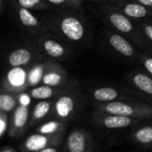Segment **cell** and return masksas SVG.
<instances>
[{
	"instance_id": "cell-1",
	"label": "cell",
	"mask_w": 152,
	"mask_h": 152,
	"mask_svg": "<svg viewBox=\"0 0 152 152\" xmlns=\"http://www.w3.org/2000/svg\"><path fill=\"white\" fill-rule=\"evenodd\" d=\"M85 99L77 85L71 82L69 86L54 99L51 118L67 123L76 119L84 108Z\"/></svg>"
},
{
	"instance_id": "cell-2",
	"label": "cell",
	"mask_w": 152,
	"mask_h": 152,
	"mask_svg": "<svg viewBox=\"0 0 152 152\" xmlns=\"http://www.w3.org/2000/svg\"><path fill=\"white\" fill-rule=\"evenodd\" d=\"M94 110L141 121L152 120V104L138 100L94 103Z\"/></svg>"
},
{
	"instance_id": "cell-3",
	"label": "cell",
	"mask_w": 152,
	"mask_h": 152,
	"mask_svg": "<svg viewBox=\"0 0 152 152\" xmlns=\"http://www.w3.org/2000/svg\"><path fill=\"white\" fill-rule=\"evenodd\" d=\"M54 27L59 35L68 42L80 44L86 37V26L76 15H61L56 20Z\"/></svg>"
},
{
	"instance_id": "cell-4",
	"label": "cell",
	"mask_w": 152,
	"mask_h": 152,
	"mask_svg": "<svg viewBox=\"0 0 152 152\" xmlns=\"http://www.w3.org/2000/svg\"><path fill=\"white\" fill-rule=\"evenodd\" d=\"M89 121L96 128L108 131L133 128L142 122L138 119L118 116L97 110H94L91 113L89 117Z\"/></svg>"
},
{
	"instance_id": "cell-5",
	"label": "cell",
	"mask_w": 152,
	"mask_h": 152,
	"mask_svg": "<svg viewBox=\"0 0 152 152\" xmlns=\"http://www.w3.org/2000/svg\"><path fill=\"white\" fill-rule=\"evenodd\" d=\"M62 148L64 152H95L96 142L88 130L77 127L66 134Z\"/></svg>"
},
{
	"instance_id": "cell-6",
	"label": "cell",
	"mask_w": 152,
	"mask_h": 152,
	"mask_svg": "<svg viewBox=\"0 0 152 152\" xmlns=\"http://www.w3.org/2000/svg\"><path fill=\"white\" fill-rule=\"evenodd\" d=\"M37 46L40 52L53 61H64L70 58L71 51L56 36L51 33L42 34L37 37Z\"/></svg>"
},
{
	"instance_id": "cell-7",
	"label": "cell",
	"mask_w": 152,
	"mask_h": 152,
	"mask_svg": "<svg viewBox=\"0 0 152 152\" xmlns=\"http://www.w3.org/2000/svg\"><path fill=\"white\" fill-rule=\"evenodd\" d=\"M66 132L58 134H44L35 133L24 139L20 145L22 152H37L54 146H62Z\"/></svg>"
},
{
	"instance_id": "cell-8",
	"label": "cell",
	"mask_w": 152,
	"mask_h": 152,
	"mask_svg": "<svg viewBox=\"0 0 152 152\" xmlns=\"http://www.w3.org/2000/svg\"><path fill=\"white\" fill-rule=\"evenodd\" d=\"M28 67H10L4 77L2 90L16 94L28 91Z\"/></svg>"
},
{
	"instance_id": "cell-9",
	"label": "cell",
	"mask_w": 152,
	"mask_h": 152,
	"mask_svg": "<svg viewBox=\"0 0 152 152\" xmlns=\"http://www.w3.org/2000/svg\"><path fill=\"white\" fill-rule=\"evenodd\" d=\"M108 21L110 25L116 28L120 33L130 35L131 38L134 39L136 44L141 46H145V40L142 37V35L140 34V30L134 26L130 18L119 12H110L107 14Z\"/></svg>"
},
{
	"instance_id": "cell-10",
	"label": "cell",
	"mask_w": 152,
	"mask_h": 152,
	"mask_svg": "<svg viewBox=\"0 0 152 152\" xmlns=\"http://www.w3.org/2000/svg\"><path fill=\"white\" fill-rule=\"evenodd\" d=\"M30 111L29 107L19 104L11 113L10 126L7 134L11 139H19L24 135L29 126Z\"/></svg>"
},
{
	"instance_id": "cell-11",
	"label": "cell",
	"mask_w": 152,
	"mask_h": 152,
	"mask_svg": "<svg viewBox=\"0 0 152 152\" xmlns=\"http://www.w3.org/2000/svg\"><path fill=\"white\" fill-rule=\"evenodd\" d=\"M69 84L66 70L57 62L51 60L45 62V71L41 85L53 87H62Z\"/></svg>"
},
{
	"instance_id": "cell-12",
	"label": "cell",
	"mask_w": 152,
	"mask_h": 152,
	"mask_svg": "<svg viewBox=\"0 0 152 152\" xmlns=\"http://www.w3.org/2000/svg\"><path fill=\"white\" fill-rule=\"evenodd\" d=\"M90 98L94 103H106L117 101L136 100L132 94L123 92L112 86H101L94 88L90 93Z\"/></svg>"
},
{
	"instance_id": "cell-13",
	"label": "cell",
	"mask_w": 152,
	"mask_h": 152,
	"mask_svg": "<svg viewBox=\"0 0 152 152\" xmlns=\"http://www.w3.org/2000/svg\"><path fill=\"white\" fill-rule=\"evenodd\" d=\"M129 139L142 149H152V122L142 121L134 126L129 134Z\"/></svg>"
},
{
	"instance_id": "cell-14",
	"label": "cell",
	"mask_w": 152,
	"mask_h": 152,
	"mask_svg": "<svg viewBox=\"0 0 152 152\" xmlns=\"http://www.w3.org/2000/svg\"><path fill=\"white\" fill-rule=\"evenodd\" d=\"M53 102L54 99L43 100L37 102L34 105L33 109L30 111L28 128L37 126L41 123L51 118L53 109Z\"/></svg>"
},
{
	"instance_id": "cell-15",
	"label": "cell",
	"mask_w": 152,
	"mask_h": 152,
	"mask_svg": "<svg viewBox=\"0 0 152 152\" xmlns=\"http://www.w3.org/2000/svg\"><path fill=\"white\" fill-rule=\"evenodd\" d=\"M38 60L36 53L27 47H20L12 51L8 57L7 62L9 67H28Z\"/></svg>"
},
{
	"instance_id": "cell-16",
	"label": "cell",
	"mask_w": 152,
	"mask_h": 152,
	"mask_svg": "<svg viewBox=\"0 0 152 152\" xmlns=\"http://www.w3.org/2000/svg\"><path fill=\"white\" fill-rule=\"evenodd\" d=\"M130 82L134 88L139 92L142 97L152 104V77L148 73L135 72L130 77Z\"/></svg>"
},
{
	"instance_id": "cell-17",
	"label": "cell",
	"mask_w": 152,
	"mask_h": 152,
	"mask_svg": "<svg viewBox=\"0 0 152 152\" xmlns=\"http://www.w3.org/2000/svg\"><path fill=\"white\" fill-rule=\"evenodd\" d=\"M108 42L113 50L126 58H133L136 53L133 45L126 37L118 33L109 34Z\"/></svg>"
},
{
	"instance_id": "cell-18",
	"label": "cell",
	"mask_w": 152,
	"mask_h": 152,
	"mask_svg": "<svg viewBox=\"0 0 152 152\" xmlns=\"http://www.w3.org/2000/svg\"><path fill=\"white\" fill-rule=\"evenodd\" d=\"M71 84H68L65 86L62 87H53L45 85H39L37 86L29 88L28 91L33 100H38V101H43V100H53L55 99L57 96H59L62 92H64Z\"/></svg>"
},
{
	"instance_id": "cell-19",
	"label": "cell",
	"mask_w": 152,
	"mask_h": 152,
	"mask_svg": "<svg viewBox=\"0 0 152 152\" xmlns=\"http://www.w3.org/2000/svg\"><path fill=\"white\" fill-rule=\"evenodd\" d=\"M17 17L20 24L28 29L39 30L42 29V28H44L43 24L39 19L31 12V10L19 6L17 10Z\"/></svg>"
},
{
	"instance_id": "cell-20",
	"label": "cell",
	"mask_w": 152,
	"mask_h": 152,
	"mask_svg": "<svg viewBox=\"0 0 152 152\" xmlns=\"http://www.w3.org/2000/svg\"><path fill=\"white\" fill-rule=\"evenodd\" d=\"M67 122L56 119V118H50L43 123H41L39 126L36 128V133L44 134H58L66 132Z\"/></svg>"
},
{
	"instance_id": "cell-21",
	"label": "cell",
	"mask_w": 152,
	"mask_h": 152,
	"mask_svg": "<svg viewBox=\"0 0 152 152\" xmlns=\"http://www.w3.org/2000/svg\"><path fill=\"white\" fill-rule=\"evenodd\" d=\"M122 13L130 19H142L152 15V10L138 2L126 3L121 7Z\"/></svg>"
},
{
	"instance_id": "cell-22",
	"label": "cell",
	"mask_w": 152,
	"mask_h": 152,
	"mask_svg": "<svg viewBox=\"0 0 152 152\" xmlns=\"http://www.w3.org/2000/svg\"><path fill=\"white\" fill-rule=\"evenodd\" d=\"M19 105L18 94L7 91L1 92L0 94V110L8 114L12 113Z\"/></svg>"
},
{
	"instance_id": "cell-23",
	"label": "cell",
	"mask_w": 152,
	"mask_h": 152,
	"mask_svg": "<svg viewBox=\"0 0 152 152\" xmlns=\"http://www.w3.org/2000/svg\"><path fill=\"white\" fill-rule=\"evenodd\" d=\"M44 71H45V63L42 62L34 63L28 67V88H32L41 85Z\"/></svg>"
},
{
	"instance_id": "cell-24",
	"label": "cell",
	"mask_w": 152,
	"mask_h": 152,
	"mask_svg": "<svg viewBox=\"0 0 152 152\" xmlns=\"http://www.w3.org/2000/svg\"><path fill=\"white\" fill-rule=\"evenodd\" d=\"M19 6L28 10H45L50 9L51 4L45 0H17Z\"/></svg>"
},
{
	"instance_id": "cell-25",
	"label": "cell",
	"mask_w": 152,
	"mask_h": 152,
	"mask_svg": "<svg viewBox=\"0 0 152 152\" xmlns=\"http://www.w3.org/2000/svg\"><path fill=\"white\" fill-rule=\"evenodd\" d=\"M10 115L0 110V137L3 138L8 134L10 126Z\"/></svg>"
},
{
	"instance_id": "cell-26",
	"label": "cell",
	"mask_w": 152,
	"mask_h": 152,
	"mask_svg": "<svg viewBox=\"0 0 152 152\" xmlns=\"http://www.w3.org/2000/svg\"><path fill=\"white\" fill-rule=\"evenodd\" d=\"M138 59L140 60V61L142 62V64L143 65L144 69H146L147 73L152 77V56L149 54H141Z\"/></svg>"
},
{
	"instance_id": "cell-27",
	"label": "cell",
	"mask_w": 152,
	"mask_h": 152,
	"mask_svg": "<svg viewBox=\"0 0 152 152\" xmlns=\"http://www.w3.org/2000/svg\"><path fill=\"white\" fill-rule=\"evenodd\" d=\"M31 100H32V98H31L29 93L27 91L20 92L18 94V102H19L20 105L29 107V105L31 103Z\"/></svg>"
},
{
	"instance_id": "cell-28",
	"label": "cell",
	"mask_w": 152,
	"mask_h": 152,
	"mask_svg": "<svg viewBox=\"0 0 152 152\" xmlns=\"http://www.w3.org/2000/svg\"><path fill=\"white\" fill-rule=\"evenodd\" d=\"M141 30L143 32L145 37L151 41L152 44V24L151 23H143L141 25Z\"/></svg>"
},
{
	"instance_id": "cell-29",
	"label": "cell",
	"mask_w": 152,
	"mask_h": 152,
	"mask_svg": "<svg viewBox=\"0 0 152 152\" xmlns=\"http://www.w3.org/2000/svg\"><path fill=\"white\" fill-rule=\"evenodd\" d=\"M48 4L51 5H56V6H61V5H69V6H74L73 3L71 0H45Z\"/></svg>"
},
{
	"instance_id": "cell-30",
	"label": "cell",
	"mask_w": 152,
	"mask_h": 152,
	"mask_svg": "<svg viewBox=\"0 0 152 152\" xmlns=\"http://www.w3.org/2000/svg\"><path fill=\"white\" fill-rule=\"evenodd\" d=\"M37 152H64L62 146H54V147H50L45 150H42Z\"/></svg>"
},
{
	"instance_id": "cell-31",
	"label": "cell",
	"mask_w": 152,
	"mask_h": 152,
	"mask_svg": "<svg viewBox=\"0 0 152 152\" xmlns=\"http://www.w3.org/2000/svg\"><path fill=\"white\" fill-rule=\"evenodd\" d=\"M135 2H138V3L145 5L146 7L152 9V0H135Z\"/></svg>"
},
{
	"instance_id": "cell-32",
	"label": "cell",
	"mask_w": 152,
	"mask_h": 152,
	"mask_svg": "<svg viewBox=\"0 0 152 152\" xmlns=\"http://www.w3.org/2000/svg\"><path fill=\"white\" fill-rule=\"evenodd\" d=\"M1 152H16V151L11 146H5L1 150Z\"/></svg>"
},
{
	"instance_id": "cell-33",
	"label": "cell",
	"mask_w": 152,
	"mask_h": 152,
	"mask_svg": "<svg viewBox=\"0 0 152 152\" xmlns=\"http://www.w3.org/2000/svg\"><path fill=\"white\" fill-rule=\"evenodd\" d=\"M71 1H72V3H73V4H74L75 7H78L81 4V3H82L83 0H71Z\"/></svg>"
},
{
	"instance_id": "cell-34",
	"label": "cell",
	"mask_w": 152,
	"mask_h": 152,
	"mask_svg": "<svg viewBox=\"0 0 152 152\" xmlns=\"http://www.w3.org/2000/svg\"><path fill=\"white\" fill-rule=\"evenodd\" d=\"M96 1H103V0H96Z\"/></svg>"
}]
</instances>
